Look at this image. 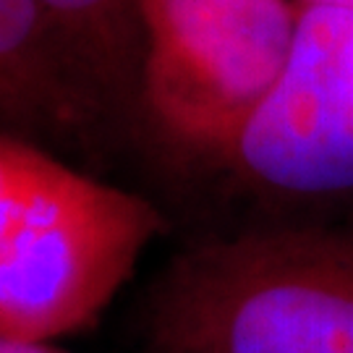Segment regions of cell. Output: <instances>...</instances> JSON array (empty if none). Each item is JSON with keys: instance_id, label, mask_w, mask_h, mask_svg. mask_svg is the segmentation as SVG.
Returning a JSON list of instances; mask_svg holds the SVG:
<instances>
[{"instance_id": "277c9868", "label": "cell", "mask_w": 353, "mask_h": 353, "mask_svg": "<svg viewBox=\"0 0 353 353\" xmlns=\"http://www.w3.org/2000/svg\"><path fill=\"white\" fill-rule=\"evenodd\" d=\"M225 163L283 196L353 191V13L299 8L288 63Z\"/></svg>"}, {"instance_id": "6da1fadb", "label": "cell", "mask_w": 353, "mask_h": 353, "mask_svg": "<svg viewBox=\"0 0 353 353\" xmlns=\"http://www.w3.org/2000/svg\"><path fill=\"white\" fill-rule=\"evenodd\" d=\"M144 353H353V233L265 228L176 254L141 312Z\"/></svg>"}, {"instance_id": "52a82bcc", "label": "cell", "mask_w": 353, "mask_h": 353, "mask_svg": "<svg viewBox=\"0 0 353 353\" xmlns=\"http://www.w3.org/2000/svg\"><path fill=\"white\" fill-rule=\"evenodd\" d=\"M52 157L37 144L0 134V239Z\"/></svg>"}, {"instance_id": "ba28073f", "label": "cell", "mask_w": 353, "mask_h": 353, "mask_svg": "<svg viewBox=\"0 0 353 353\" xmlns=\"http://www.w3.org/2000/svg\"><path fill=\"white\" fill-rule=\"evenodd\" d=\"M0 353H68L52 343L39 341H16V338H3L0 335Z\"/></svg>"}, {"instance_id": "5b68a950", "label": "cell", "mask_w": 353, "mask_h": 353, "mask_svg": "<svg viewBox=\"0 0 353 353\" xmlns=\"http://www.w3.org/2000/svg\"><path fill=\"white\" fill-rule=\"evenodd\" d=\"M105 105L100 84L37 0H0V134L52 152L81 139Z\"/></svg>"}, {"instance_id": "3957f363", "label": "cell", "mask_w": 353, "mask_h": 353, "mask_svg": "<svg viewBox=\"0 0 353 353\" xmlns=\"http://www.w3.org/2000/svg\"><path fill=\"white\" fill-rule=\"evenodd\" d=\"M139 102L173 150L223 160L293 50L290 0H139Z\"/></svg>"}, {"instance_id": "8992f818", "label": "cell", "mask_w": 353, "mask_h": 353, "mask_svg": "<svg viewBox=\"0 0 353 353\" xmlns=\"http://www.w3.org/2000/svg\"><path fill=\"white\" fill-rule=\"evenodd\" d=\"M71 42L105 97L139 89L144 34L139 0H37Z\"/></svg>"}, {"instance_id": "9c48e42d", "label": "cell", "mask_w": 353, "mask_h": 353, "mask_svg": "<svg viewBox=\"0 0 353 353\" xmlns=\"http://www.w3.org/2000/svg\"><path fill=\"white\" fill-rule=\"evenodd\" d=\"M306 8H335V11L353 13V0H301Z\"/></svg>"}, {"instance_id": "7a4b0ae2", "label": "cell", "mask_w": 353, "mask_h": 353, "mask_svg": "<svg viewBox=\"0 0 353 353\" xmlns=\"http://www.w3.org/2000/svg\"><path fill=\"white\" fill-rule=\"evenodd\" d=\"M163 228L144 196L52 157L0 239V335L52 343L94 325Z\"/></svg>"}]
</instances>
